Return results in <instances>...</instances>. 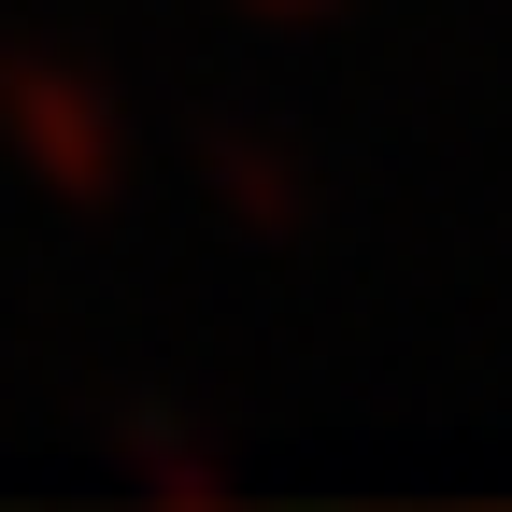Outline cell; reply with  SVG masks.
Returning a JSON list of instances; mask_svg holds the SVG:
<instances>
[{
  "label": "cell",
  "instance_id": "6da1fadb",
  "mask_svg": "<svg viewBox=\"0 0 512 512\" xmlns=\"http://www.w3.org/2000/svg\"><path fill=\"white\" fill-rule=\"evenodd\" d=\"M0 128H15V157L57 185V200H114V171H128L114 100L72 72V57H43V43H15V57H0Z\"/></svg>",
  "mask_w": 512,
  "mask_h": 512
},
{
  "label": "cell",
  "instance_id": "7a4b0ae2",
  "mask_svg": "<svg viewBox=\"0 0 512 512\" xmlns=\"http://www.w3.org/2000/svg\"><path fill=\"white\" fill-rule=\"evenodd\" d=\"M214 200L242 228H299V157H271L256 128H214Z\"/></svg>",
  "mask_w": 512,
  "mask_h": 512
},
{
  "label": "cell",
  "instance_id": "3957f363",
  "mask_svg": "<svg viewBox=\"0 0 512 512\" xmlns=\"http://www.w3.org/2000/svg\"><path fill=\"white\" fill-rule=\"evenodd\" d=\"M128 456H143V484H185V498H214V484H228V470L200 456V441H185V427H157V413L128 427Z\"/></svg>",
  "mask_w": 512,
  "mask_h": 512
},
{
  "label": "cell",
  "instance_id": "277c9868",
  "mask_svg": "<svg viewBox=\"0 0 512 512\" xmlns=\"http://www.w3.org/2000/svg\"><path fill=\"white\" fill-rule=\"evenodd\" d=\"M242 15H328V0H242Z\"/></svg>",
  "mask_w": 512,
  "mask_h": 512
}]
</instances>
